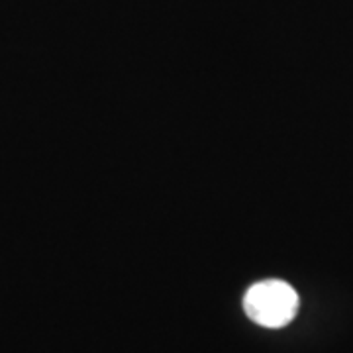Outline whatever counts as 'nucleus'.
I'll return each instance as SVG.
<instances>
[{"mask_svg": "<svg viewBox=\"0 0 353 353\" xmlns=\"http://www.w3.org/2000/svg\"><path fill=\"white\" fill-rule=\"evenodd\" d=\"M299 292L281 279H267L252 285L243 296V310L257 326L277 330L299 314Z\"/></svg>", "mask_w": 353, "mask_h": 353, "instance_id": "1", "label": "nucleus"}]
</instances>
